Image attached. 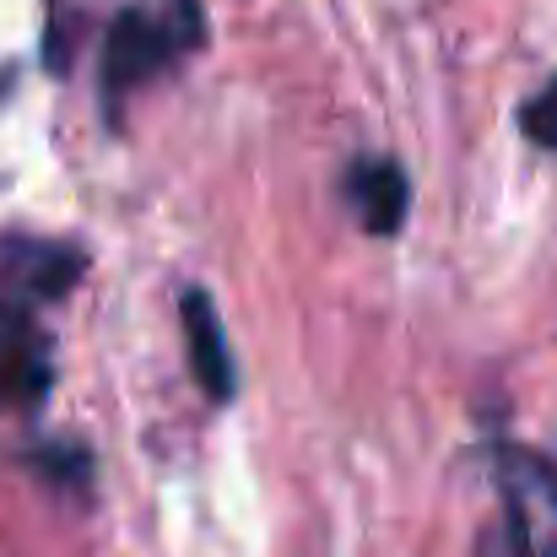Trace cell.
Returning a JSON list of instances; mask_svg holds the SVG:
<instances>
[{
	"label": "cell",
	"mask_w": 557,
	"mask_h": 557,
	"mask_svg": "<svg viewBox=\"0 0 557 557\" xmlns=\"http://www.w3.org/2000/svg\"><path fill=\"white\" fill-rule=\"evenodd\" d=\"M520 125H525V136L536 141V147H547V152H557V76L520 109Z\"/></svg>",
	"instance_id": "cell-6"
},
{
	"label": "cell",
	"mask_w": 557,
	"mask_h": 557,
	"mask_svg": "<svg viewBox=\"0 0 557 557\" xmlns=\"http://www.w3.org/2000/svg\"><path fill=\"white\" fill-rule=\"evenodd\" d=\"M493 476L509 557H557V471L531 449H498Z\"/></svg>",
	"instance_id": "cell-2"
},
{
	"label": "cell",
	"mask_w": 557,
	"mask_h": 557,
	"mask_svg": "<svg viewBox=\"0 0 557 557\" xmlns=\"http://www.w3.org/2000/svg\"><path fill=\"white\" fill-rule=\"evenodd\" d=\"M206 44L200 0H131L103 33V103L120 120L125 98Z\"/></svg>",
	"instance_id": "cell-1"
},
{
	"label": "cell",
	"mask_w": 557,
	"mask_h": 557,
	"mask_svg": "<svg viewBox=\"0 0 557 557\" xmlns=\"http://www.w3.org/2000/svg\"><path fill=\"white\" fill-rule=\"evenodd\" d=\"M347 195L358 222L373 238H395L406 227V206H411V180L395 158H358L347 169Z\"/></svg>",
	"instance_id": "cell-4"
},
{
	"label": "cell",
	"mask_w": 557,
	"mask_h": 557,
	"mask_svg": "<svg viewBox=\"0 0 557 557\" xmlns=\"http://www.w3.org/2000/svg\"><path fill=\"white\" fill-rule=\"evenodd\" d=\"M180 325H185V352H189V369H195V384L206 389V400L227 406L233 389H238V363H233L222 314H216V304H211L200 287H185V298H180Z\"/></svg>",
	"instance_id": "cell-3"
},
{
	"label": "cell",
	"mask_w": 557,
	"mask_h": 557,
	"mask_svg": "<svg viewBox=\"0 0 557 557\" xmlns=\"http://www.w3.org/2000/svg\"><path fill=\"white\" fill-rule=\"evenodd\" d=\"M82 276V255L71 244H11L5 255V298L33 304V298H60Z\"/></svg>",
	"instance_id": "cell-5"
}]
</instances>
